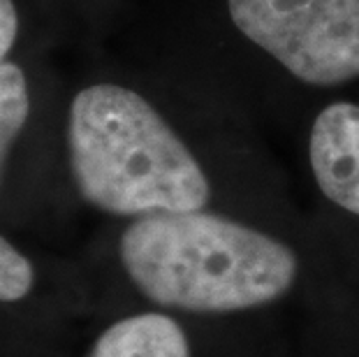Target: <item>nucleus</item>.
<instances>
[{"label":"nucleus","mask_w":359,"mask_h":357,"mask_svg":"<svg viewBox=\"0 0 359 357\" xmlns=\"http://www.w3.org/2000/svg\"><path fill=\"white\" fill-rule=\"evenodd\" d=\"M121 262L144 297L193 314H234L280 299L299 260L271 234L209 211L149 214L118 241Z\"/></svg>","instance_id":"1"},{"label":"nucleus","mask_w":359,"mask_h":357,"mask_svg":"<svg viewBox=\"0 0 359 357\" xmlns=\"http://www.w3.org/2000/svg\"><path fill=\"white\" fill-rule=\"evenodd\" d=\"M67 142L81 197L107 214L197 211L211 197L202 165L137 90L116 83L79 90Z\"/></svg>","instance_id":"2"},{"label":"nucleus","mask_w":359,"mask_h":357,"mask_svg":"<svg viewBox=\"0 0 359 357\" xmlns=\"http://www.w3.org/2000/svg\"><path fill=\"white\" fill-rule=\"evenodd\" d=\"M227 10L297 79L336 86L359 77V0H227Z\"/></svg>","instance_id":"3"},{"label":"nucleus","mask_w":359,"mask_h":357,"mask_svg":"<svg viewBox=\"0 0 359 357\" xmlns=\"http://www.w3.org/2000/svg\"><path fill=\"white\" fill-rule=\"evenodd\" d=\"M309 161L327 200L359 216V105L334 102L318 114Z\"/></svg>","instance_id":"4"},{"label":"nucleus","mask_w":359,"mask_h":357,"mask_svg":"<svg viewBox=\"0 0 359 357\" xmlns=\"http://www.w3.org/2000/svg\"><path fill=\"white\" fill-rule=\"evenodd\" d=\"M88 357H190L181 325L165 314H140L107 328Z\"/></svg>","instance_id":"5"},{"label":"nucleus","mask_w":359,"mask_h":357,"mask_svg":"<svg viewBox=\"0 0 359 357\" xmlns=\"http://www.w3.org/2000/svg\"><path fill=\"white\" fill-rule=\"evenodd\" d=\"M28 112L30 100L26 74L21 72L19 65L3 63L0 65V172H3L12 142L24 130Z\"/></svg>","instance_id":"6"},{"label":"nucleus","mask_w":359,"mask_h":357,"mask_svg":"<svg viewBox=\"0 0 359 357\" xmlns=\"http://www.w3.org/2000/svg\"><path fill=\"white\" fill-rule=\"evenodd\" d=\"M33 264L5 237H0V302L24 299L33 288Z\"/></svg>","instance_id":"7"},{"label":"nucleus","mask_w":359,"mask_h":357,"mask_svg":"<svg viewBox=\"0 0 359 357\" xmlns=\"http://www.w3.org/2000/svg\"><path fill=\"white\" fill-rule=\"evenodd\" d=\"M19 30V14L12 0H0V65L5 63L7 51L12 49Z\"/></svg>","instance_id":"8"}]
</instances>
